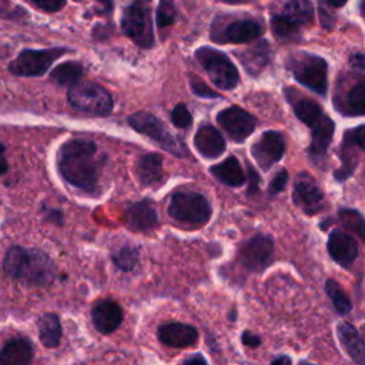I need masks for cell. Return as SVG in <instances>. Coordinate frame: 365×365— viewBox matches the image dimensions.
<instances>
[{"mask_svg": "<svg viewBox=\"0 0 365 365\" xmlns=\"http://www.w3.org/2000/svg\"><path fill=\"white\" fill-rule=\"evenodd\" d=\"M282 13L289 16L301 26L312 20V6L309 0H289L288 3H285Z\"/></svg>", "mask_w": 365, "mask_h": 365, "instance_id": "33", "label": "cell"}, {"mask_svg": "<svg viewBox=\"0 0 365 365\" xmlns=\"http://www.w3.org/2000/svg\"><path fill=\"white\" fill-rule=\"evenodd\" d=\"M336 335H338L341 345L344 346L346 354L352 358V361L356 362L358 365H364L365 364V345H364V339H362L361 334L358 332V329L349 322H339L336 325Z\"/></svg>", "mask_w": 365, "mask_h": 365, "instance_id": "23", "label": "cell"}, {"mask_svg": "<svg viewBox=\"0 0 365 365\" xmlns=\"http://www.w3.org/2000/svg\"><path fill=\"white\" fill-rule=\"evenodd\" d=\"M67 53V48L54 47L43 50H23L9 66V70L16 76L37 77L43 76L51 64Z\"/></svg>", "mask_w": 365, "mask_h": 365, "instance_id": "9", "label": "cell"}, {"mask_svg": "<svg viewBox=\"0 0 365 365\" xmlns=\"http://www.w3.org/2000/svg\"><path fill=\"white\" fill-rule=\"evenodd\" d=\"M245 71L250 76L259 74L269 61V47L265 41L255 44L254 47L238 54Z\"/></svg>", "mask_w": 365, "mask_h": 365, "instance_id": "26", "label": "cell"}, {"mask_svg": "<svg viewBox=\"0 0 365 365\" xmlns=\"http://www.w3.org/2000/svg\"><path fill=\"white\" fill-rule=\"evenodd\" d=\"M271 365H292L291 358L287 355H279L271 361Z\"/></svg>", "mask_w": 365, "mask_h": 365, "instance_id": "46", "label": "cell"}, {"mask_svg": "<svg viewBox=\"0 0 365 365\" xmlns=\"http://www.w3.org/2000/svg\"><path fill=\"white\" fill-rule=\"evenodd\" d=\"M182 365H208V364H207L205 358L201 354H195L194 356L185 359Z\"/></svg>", "mask_w": 365, "mask_h": 365, "instance_id": "45", "label": "cell"}, {"mask_svg": "<svg viewBox=\"0 0 365 365\" xmlns=\"http://www.w3.org/2000/svg\"><path fill=\"white\" fill-rule=\"evenodd\" d=\"M191 90L192 93H195L200 97H205V98H215L220 97L212 88H210L204 81H201L198 77H191Z\"/></svg>", "mask_w": 365, "mask_h": 365, "instance_id": "38", "label": "cell"}, {"mask_svg": "<svg viewBox=\"0 0 365 365\" xmlns=\"http://www.w3.org/2000/svg\"><path fill=\"white\" fill-rule=\"evenodd\" d=\"M104 157L97 154V145L88 138H70L57 153V168L64 181L87 192L97 188Z\"/></svg>", "mask_w": 365, "mask_h": 365, "instance_id": "1", "label": "cell"}, {"mask_svg": "<svg viewBox=\"0 0 365 365\" xmlns=\"http://www.w3.org/2000/svg\"><path fill=\"white\" fill-rule=\"evenodd\" d=\"M334 131H335V124L329 117L315 131H312V140L308 148V153L312 158L318 160L325 155L328 145L332 141Z\"/></svg>", "mask_w": 365, "mask_h": 365, "instance_id": "28", "label": "cell"}, {"mask_svg": "<svg viewBox=\"0 0 365 365\" xmlns=\"http://www.w3.org/2000/svg\"><path fill=\"white\" fill-rule=\"evenodd\" d=\"M287 181H288V173H287V170L282 168V170H279V171L275 174V177L271 180V182H269V185H268V192H269L271 195L279 194V192L285 188Z\"/></svg>", "mask_w": 365, "mask_h": 365, "instance_id": "39", "label": "cell"}, {"mask_svg": "<svg viewBox=\"0 0 365 365\" xmlns=\"http://www.w3.org/2000/svg\"><path fill=\"white\" fill-rule=\"evenodd\" d=\"M285 151V140L279 131H265L251 147V154L259 168L269 170L277 161H279Z\"/></svg>", "mask_w": 365, "mask_h": 365, "instance_id": "14", "label": "cell"}, {"mask_svg": "<svg viewBox=\"0 0 365 365\" xmlns=\"http://www.w3.org/2000/svg\"><path fill=\"white\" fill-rule=\"evenodd\" d=\"M287 67L294 78L319 96H325L328 90V64L315 54L299 51L291 54L287 60Z\"/></svg>", "mask_w": 365, "mask_h": 365, "instance_id": "3", "label": "cell"}, {"mask_svg": "<svg viewBox=\"0 0 365 365\" xmlns=\"http://www.w3.org/2000/svg\"><path fill=\"white\" fill-rule=\"evenodd\" d=\"M128 124L140 134L147 135L155 144H158L165 151L177 155L185 157L188 154L187 147L177 137H174L165 124L157 118L154 114L147 111H138L128 117Z\"/></svg>", "mask_w": 365, "mask_h": 365, "instance_id": "5", "label": "cell"}, {"mask_svg": "<svg viewBox=\"0 0 365 365\" xmlns=\"http://www.w3.org/2000/svg\"><path fill=\"white\" fill-rule=\"evenodd\" d=\"M195 58L207 71L214 86L222 90H232L237 87L240 81L238 70L222 51L204 46L195 50Z\"/></svg>", "mask_w": 365, "mask_h": 365, "instance_id": "6", "label": "cell"}, {"mask_svg": "<svg viewBox=\"0 0 365 365\" xmlns=\"http://www.w3.org/2000/svg\"><path fill=\"white\" fill-rule=\"evenodd\" d=\"M19 14V9L10 0H0V19H13Z\"/></svg>", "mask_w": 365, "mask_h": 365, "instance_id": "41", "label": "cell"}, {"mask_svg": "<svg viewBox=\"0 0 365 365\" xmlns=\"http://www.w3.org/2000/svg\"><path fill=\"white\" fill-rule=\"evenodd\" d=\"M175 6L173 0H160L157 7V26L160 29L168 27L175 20Z\"/></svg>", "mask_w": 365, "mask_h": 365, "instance_id": "36", "label": "cell"}, {"mask_svg": "<svg viewBox=\"0 0 365 365\" xmlns=\"http://www.w3.org/2000/svg\"><path fill=\"white\" fill-rule=\"evenodd\" d=\"M328 254L342 267H349L358 257V244L355 238L342 230H332L327 242Z\"/></svg>", "mask_w": 365, "mask_h": 365, "instance_id": "17", "label": "cell"}, {"mask_svg": "<svg viewBox=\"0 0 365 365\" xmlns=\"http://www.w3.org/2000/svg\"><path fill=\"white\" fill-rule=\"evenodd\" d=\"M292 198L305 214L314 215L324 208V192L308 173H299L294 182Z\"/></svg>", "mask_w": 365, "mask_h": 365, "instance_id": "13", "label": "cell"}, {"mask_svg": "<svg viewBox=\"0 0 365 365\" xmlns=\"http://www.w3.org/2000/svg\"><path fill=\"white\" fill-rule=\"evenodd\" d=\"M7 171V161L4 158V145L0 144V175Z\"/></svg>", "mask_w": 365, "mask_h": 365, "instance_id": "47", "label": "cell"}, {"mask_svg": "<svg viewBox=\"0 0 365 365\" xmlns=\"http://www.w3.org/2000/svg\"><path fill=\"white\" fill-rule=\"evenodd\" d=\"M284 94H285L287 100L289 101V104L292 106L295 115L305 125L311 127L312 131L317 130L328 118V115L324 113V110L319 104H317L314 100L304 97L297 90L288 87L284 90Z\"/></svg>", "mask_w": 365, "mask_h": 365, "instance_id": "16", "label": "cell"}, {"mask_svg": "<svg viewBox=\"0 0 365 365\" xmlns=\"http://www.w3.org/2000/svg\"><path fill=\"white\" fill-rule=\"evenodd\" d=\"M3 269L13 279L40 287L50 285L57 275V268L46 252L19 245L10 247L6 251Z\"/></svg>", "mask_w": 365, "mask_h": 365, "instance_id": "2", "label": "cell"}, {"mask_svg": "<svg viewBox=\"0 0 365 365\" xmlns=\"http://www.w3.org/2000/svg\"><path fill=\"white\" fill-rule=\"evenodd\" d=\"M171 121L177 128H188L192 123L191 113L185 104H177L171 111Z\"/></svg>", "mask_w": 365, "mask_h": 365, "instance_id": "37", "label": "cell"}, {"mask_svg": "<svg viewBox=\"0 0 365 365\" xmlns=\"http://www.w3.org/2000/svg\"><path fill=\"white\" fill-rule=\"evenodd\" d=\"M137 175L143 185H157L163 180V157L157 153L141 155L137 163Z\"/></svg>", "mask_w": 365, "mask_h": 365, "instance_id": "24", "label": "cell"}, {"mask_svg": "<svg viewBox=\"0 0 365 365\" xmlns=\"http://www.w3.org/2000/svg\"><path fill=\"white\" fill-rule=\"evenodd\" d=\"M31 3H34L38 9L53 13V11H58L64 7L66 0H31Z\"/></svg>", "mask_w": 365, "mask_h": 365, "instance_id": "40", "label": "cell"}, {"mask_svg": "<svg viewBox=\"0 0 365 365\" xmlns=\"http://www.w3.org/2000/svg\"><path fill=\"white\" fill-rule=\"evenodd\" d=\"M325 292L328 294V297L332 301L334 308L336 309L338 314L346 315L352 309L351 299L348 298V295L344 292V289L339 287V284L335 279H327Z\"/></svg>", "mask_w": 365, "mask_h": 365, "instance_id": "32", "label": "cell"}, {"mask_svg": "<svg viewBox=\"0 0 365 365\" xmlns=\"http://www.w3.org/2000/svg\"><path fill=\"white\" fill-rule=\"evenodd\" d=\"M299 365H314V364H309V362H305V361H304V362H301Z\"/></svg>", "mask_w": 365, "mask_h": 365, "instance_id": "51", "label": "cell"}, {"mask_svg": "<svg viewBox=\"0 0 365 365\" xmlns=\"http://www.w3.org/2000/svg\"><path fill=\"white\" fill-rule=\"evenodd\" d=\"M329 6H332V7H342V6H345L346 4V1L348 0H325Z\"/></svg>", "mask_w": 365, "mask_h": 365, "instance_id": "49", "label": "cell"}, {"mask_svg": "<svg viewBox=\"0 0 365 365\" xmlns=\"http://www.w3.org/2000/svg\"><path fill=\"white\" fill-rule=\"evenodd\" d=\"M365 111V86L364 81H356L346 93L344 108L341 113L352 114V115H362Z\"/></svg>", "mask_w": 365, "mask_h": 365, "instance_id": "31", "label": "cell"}, {"mask_svg": "<svg viewBox=\"0 0 365 365\" xmlns=\"http://www.w3.org/2000/svg\"><path fill=\"white\" fill-rule=\"evenodd\" d=\"M100 4H103V10L110 13L113 10V0H97Z\"/></svg>", "mask_w": 365, "mask_h": 365, "instance_id": "48", "label": "cell"}, {"mask_svg": "<svg viewBox=\"0 0 365 365\" xmlns=\"http://www.w3.org/2000/svg\"><path fill=\"white\" fill-rule=\"evenodd\" d=\"M338 217L345 228L354 231L359 238L364 237V217L359 211L352 208H342L338 211Z\"/></svg>", "mask_w": 365, "mask_h": 365, "instance_id": "35", "label": "cell"}, {"mask_svg": "<svg viewBox=\"0 0 365 365\" xmlns=\"http://www.w3.org/2000/svg\"><path fill=\"white\" fill-rule=\"evenodd\" d=\"M68 103L87 114L107 115L113 110V98L110 93L96 83H77L67 93Z\"/></svg>", "mask_w": 365, "mask_h": 365, "instance_id": "8", "label": "cell"}, {"mask_svg": "<svg viewBox=\"0 0 365 365\" xmlns=\"http://www.w3.org/2000/svg\"><path fill=\"white\" fill-rule=\"evenodd\" d=\"M158 339L173 348L191 346L198 339V331L192 325L182 322H167L158 327Z\"/></svg>", "mask_w": 365, "mask_h": 365, "instance_id": "19", "label": "cell"}, {"mask_svg": "<svg viewBox=\"0 0 365 365\" xmlns=\"http://www.w3.org/2000/svg\"><path fill=\"white\" fill-rule=\"evenodd\" d=\"M274 241L269 235L257 234L242 244L238 252V258L242 267L250 271L261 272L272 261Z\"/></svg>", "mask_w": 365, "mask_h": 365, "instance_id": "10", "label": "cell"}, {"mask_svg": "<svg viewBox=\"0 0 365 365\" xmlns=\"http://www.w3.org/2000/svg\"><path fill=\"white\" fill-rule=\"evenodd\" d=\"M121 29L137 46L143 48L153 47L154 31L151 24V11L145 0H134L124 9Z\"/></svg>", "mask_w": 365, "mask_h": 365, "instance_id": "7", "label": "cell"}, {"mask_svg": "<svg viewBox=\"0 0 365 365\" xmlns=\"http://www.w3.org/2000/svg\"><path fill=\"white\" fill-rule=\"evenodd\" d=\"M222 3H242V1H248V0H218Z\"/></svg>", "mask_w": 365, "mask_h": 365, "instance_id": "50", "label": "cell"}, {"mask_svg": "<svg viewBox=\"0 0 365 365\" xmlns=\"http://www.w3.org/2000/svg\"><path fill=\"white\" fill-rule=\"evenodd\" d=\"M194 145L204 158H217L225 151V140L211 124L201 125L194 135Z\"/></svg>", "mask_w": 365, "mask_h": 365, "instance_id": "20", "label": "cell"}, {"mask_svg": "<svg viewBox=\"0 0 365 365\" xmlns=\"http://www.w3.org/2000/svg\"><path fill=\"white\" fill-rule=\"evenodd\" d=\"M114 265L121 271H131L138 261V250L131 245H124L111 257Z\"/></svg>", "mask_w": 365, "mask_h": 365, "instance_id": "34", "label": "cell"}, {"mask_svg": "<svg viewBox=\"0 0 365 365\" xmlns=\"http://www.w3.org/2000/svg\"><path fill=\"white\" fill-rule=\"evenodd\" d=\"M83 76V66L78 61H66L54 67L50 73V78L58 86L71 87L78 83Z\"/></svg>", "mask_w": 365, "mask_h": 365, "instance_id": "29", "label": "cell"}, {"mask_svg": "<svg viewBox=\"0 0 365 365\" xmlns=\"http://www.w3.org/2000/svg\"><path fill=\"white\" fill-rule=\"evenodd\" d=\"M217 121L228 137L237 143L248 138L255 128V117L238 106H231L217 114Z\"/></svg>", "mask_w": 365, "mask_h": 365, "instance_id": "12", "label": "cell"}, {"mask_svg": "<svg viewBox=\"0 0 365 365\" xmlns=\"http://www.w3.org/2000/svg\"><path fill=\"white\" fill-rule=\"evenodd\" d=\"M38 338L47 348H56L61 339V324L56 314L47 312L38 318L37 322Z\"/></svg>", "mask_w": 365, "mask_h": 365, "instance_id": "27", "label": "cell"}, {"mask_svg": "<svg viewBox=\"0 0 365 365\" xmlns=\"http://www.w3.org/2000/svg\"><path fill=\"white\" fill-rule=\"evenodd\" d=\"M248 178H250V185H248V194H254L258 190V182H259V177L255 173V170L252 167H248Z\"/></svg>", "mask_w": 365, "mask_h": 365, "instance_id": "43", "label": "cell"}, {"mask_svg": "<svg viewBox=\"0 0 365 365\" xmlns=\"http://www.w3.org/2000/svg\"><path fill=\"white\" fill-rule=\"evenodd\" d=\"M31 359V342L23 336L9 339L0 351V365H30Z\"/></svg>", "mask_w": 365, "mask_h": 365, "instance_id": "22", "label": "cell"}, {"mask_svg": "<svg viewBox=\"0 0 365 365\" xmlns=\"http://www.w3.org/2000/svg\"><path fill=\"white\" fill-rule=\"evenodd\" d=\"M210 173L217 180H220L221 182L230 187H240L245 182V178H247L238 160L234 155H230L224 161L212 165L210 168Z\"/></svg>", "mask_w": 365, "mask_h": 365, "instance_id": "25", "label": "cell"}, {"mask_svg": "<svg viewBox=\"0 0 365 365\" xmlns=\"http://www.w3.org/2000/svg\"><path fill=\"white\" fill-rule=\"evenodd\" d=\"M271 29L277 38L279 40H292L298 36L301 30V24L292 20L289 16L284 13H277L271 17Z\"/></svg>", "mask_w": 365, "mask_h": 365, "instance_id": "30", "label": "cell"}, {"mask_svg": "<svg viewBox=\"0 0 365 365\" xmlns=\"http://www.w3.org/2000/svg\"><path fill=\"white\" fill-rule=\"evenodd\" d=\"M264 29L259 21L254 19H240L227 23L222 29L211 30V37L214 41L220 43H245L259 37Z\"/></svg>", "mask_w": 365, "mask_h": 365, "instance_id": "15", "label": "cell"}, {"mask_svg": "<svg viewBox=\"0 0 365 365\" xmlns=\"http://www.w3.org/2000/svg\"><path fill=\"white\" fill-rule=\"evenodd\" d=\"M91 319L98 332L111 334L120 327L123 321V311L114 301H101L93 308Z\"/></svg>", "mask_w": 365, "mask_h": 365, "instance_id": "21", "label": "cell"}, {"mask_svg": "<svg viewBox=\"0 0 365 365\" xmlns=\"http://www.w3.org/2000/svg\"><path fill=\"white\" fill-rule=\"evenodd\" d=\"M46 218H47L48 221L56 222V224H61V222H63V214H61L58 210H47Z\"/></svg>", "mask_w": 365, "mask_h": 365, "instance_id": "44", "label": "cell"}, {"mask_svg": "<svg viewBox=\"0 0 365 365\" xmlns=\"http://www.w3.org/2000/svg\"><path fill=\"white\" fill-rule=\"evenodd\" d=\"M168 214L178 222L202 225L211 217V205L202 194L197 191L181 190L171 195Z\"/></svg>", "mask_w": 365, "mask_h": 365, "instance_id": "4", "label": "cell"}, {"mask_svg": "<svg viewBox=\"0 0 365 365\" xmlns=\"http://www.w3.org/2000/svg\"><path fill=\"white\" fill-rule=\"evenodd\" d=\"M158 215L150 200L131 204L125 211V224L131 231L148 232L158 227Z\"/></svg>", "mask_w": 365, "mask_h": 365, "instance_id": "18", "label": "cell"}, {"mask_svg": "<svg viewBox=\"0 0 365 365\" xmlns=\"http://www.w3.org/2000/svg\"><path fill=\"white\" fill-rule=\"evenodd\" d=\"M365 148V127L361 124L355 128L346 130L342 138L339 157L342 165L338 171H335V178L338 181L346 180L356 168L361 153Z\"/></svg>", "mask_w": 365, "mask_h": 365, "instance_id": "11", "label": "cell"}, {"mask_svg": "<svg viewBox=\"0 0 365 365\" xmlns=\"http://www.w3.org/2000/svg\"><path fill=\"white\" fill-rule=\"evenodd\" d=\"M241 339H242L244 345L251 346V348H257L261 344L259 335H257V334H254L251 331H244L242 335H241Z\"/></svg>", "mask_w": 365, "mask_h": 365, "instance_id": "42", "label": "cell"}]
</instances>
